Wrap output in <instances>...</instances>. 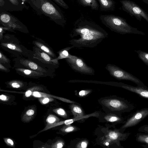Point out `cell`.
<instances>
[{
    "instance_id": "33",
    "label": "cell",
    "mask_w": 148,
    "mask_h": 148,
    "mask_svg": "<svg viewBox=\"0 0 148 148\" xmlns=\"http://www.w3.org/2000/svg\"><path fill=\"white\" fill-rule=\"evenodd\" d=\"M87 143L84 141L82 142L81 143V147L83 148H85L87 147Z\"/></svg>"
},
{
    "instance_id": "15",
    "label": "cell",
    "mask_w": 148,
    "mask_h": 148,
    "mask_svg": "<svg viewBox=\"0 0 148 148\" xmlns=\"http://www.w3.org/2000/svg\"><path fill=\"white\" fill-rule=\"evenodd\" d=\"M139 58L148 66V53L140 50L136 51Z\"/></svg>"
},
{
    "instance_id": "37",
    "label": "cell",
    "mask_w": 148,
    "mask_h": 148,
    "mask_svg": "<svg viewBox=\"0 0 148 148\" xmlns=\"http://www.w3.org/2000/svg\"><path fill=\"white\" fill-rule=\"evenodd\" d=\"M7 142L11 145H13L14 143L12 140L10 139H8L7 140Z\"/></svg>"
},
{
    "instance_id": "5",
    "label": "cell",
    "mask_w": 148,
    "mask_h": 148,
    "mask_svg": "<svg viewBox=\"0 0 148 148\" xmlns=\"http://www.w3.org/2000/svg\"><path fill=\"white\" fill-rule=\"evenodd\" d=\"M66 60L69 66L75 71L86 75H94V69L88 66L80 57L69 54Z\"/></svg>"
},
{
    "instance_id": "11",
    "label": "cell",
    "mask_w": 148,
    "mask_h": 148,
    "mask_svg": "<svg viewBox=\"0 0 148 148\" xmlns=\"http://www.w3.org/2000/svg\"><path fill=\"white\" fill-rule=\"evenodd\" d=\"M120 113L106 116L105 119L108 121L116 123H124L126 121L121 117Z\"/></svg>"
},
{
    "instance_id": "14",
    "label": "cell",
    "mask_w": 148,
    "mask_h": 148,
    "mask_svg": "<svg viewBox=\"0 0 148 148\" xmlns=\"http://www.w3.org/2000/svg\"><path fill=\"white\" fill-rule=\"evenodd\" d=\"M71 110L75 117L83 116L84 113L82 109L79 106L72 105L71 106Z\"/></svg>"
},
{
    "instance_id": "24",
    "label": "cell",
    "mask_w": 148,
    "mask_h": 148,
    "mask_svg": "<svg viewBox=\"0 0 148 148\" xmlns=\"http://www.w3.org/2000/svg\"><path fill=\"white\" fill-rule=\"evenodd\" d=\"M23 71L24 75H32L33 73H35L28 69H24L23 70Z\"/></svg>"
},
{
    "instance_id": "12",
    "label": "cell",
    "mask_w": 148,
    "mask_h": 148,
    "mask_svg": "<svg viewBox=\"0 0 148 148\" xmlns=\"http://www.w3.org/2000/svg\"><path fill=\"white\" fill-rule=\"evenodd\" d=\"M136 140L138 142L146 144L142 145V146L145 148H148V134L144 133H138L136 136Z\"/></svg>"
},
{
    "instance_id": "8",
    "label": "cell",
    "mask_w": 148,
    "mask_h": 148,
    "mask_svg": "<svg viewBox=\"0 0 148 148\" xmlns=\"http://www.w3.org/2000/svg\"><path fill=\"white\" fill-rule=\"evenodd\" d=\"M39 4L42 12L53 20L61 19L62 18L60 13L54 6L47 0H36Z\"/></svg>"
},
{
    "instance_id": "39",
    "label": "cell",
    "mask_w": 148,
    "mask_h": 148,
    "mask_svg": "<svg viewBox=\"0 0 148 148\" xmlns=\"http://www.w3.org/2000/svg\"><path fill=\"white\" fill-rule=\"evenodd\" d=\"M63 146L62 144L61 143H59L57 144V147L58 148H62Z\"/></svg>"
},
{
    "instance_id": "38",
    "label": "cell",
    "mask_w": 148,
    "mask_h": 148,
    "mask_svg": "<svg viewBox=\"0 0 148 148\" xmlns=\"http://www.w3.org/2000/svg\"><path fill=\"white\" fill-rule=\"evenodd\" d=\"M4 0H0V6L1 7L3 6L4 4Z\"/></svg>"
},
{
    "instance_id": "28",
    "label": "cell",
    "mask_w": 148,
    "mask_h": 148,
    "mask_svg": "<svg viewBox=\"0 0 148 148\" xmlns=\"http://www.w3.org/2000/svg\"><path fill=\"white\" fill-rule=\"evenodd\" d=\"M34 113V111L32 110H29L26 112V114L28 116H31Z\"/></svg>"
},
{
    "instance_id": "9",
    "label": "cell",
    "mask_w": 148,
    "mask_h": 148,
    "mask_svg": "<svg viewBox=\"0 0 148 148\" xmlns=\"http://www.w3.org/2000/svg\"><path fill=\"white\" fill-rule=\"evenodd\" d=\"M118 84L119 86L148 99V88L146 86L145 87H135L122 83H118Z\"/></svg>"
},
{
    "instance_id": "16",
    "label": "cell",
    "mask_w": 148,
    "mask_h": 148,
    "mask_svg": "<svg viewBox=\"0 0 148 148\" xmlns=\"http://www.w3.org/2000/svg\"><path fill=\"white\" fill-rule=\"evenodd\" d=\"M101 7L105 9H109L114 5L111 0H99Z\"/></svg>"
},
{
    "instance_id": "17",
    "label": "cell",
    "mask_w": 148,
    "mask_h": 148,
    "mask_svg": "<svg viewBox=\"0 0 148 148\" xmlns=\"http://www.w3.org/2000/svg\"><path fill=\"white\" fill-rule=\"evenodd\" d=\"M25 64L26 66H27L29 67V68L33 70H36L37 71H38V66L35 63L32 62H29L26 61L25 62V64Z\"/></svg>"
},
{
    "instance_id": "19",
    "label": "cell",
    "mask_w": 148,
    "mask_h": 148,
    "mask_svg": "<svg viewBox=\"0 0 148 148\" xmlns=\"http://www.w3.org/2000/svg\"><path fill=\"white\" fill-rule=\"evenodd\" d=\"M40 56L42 59L45 61L47 62H51V58L47 54L43 52H41L40 53Z\"/></svg>"
},
{
    "instance_id": "22",
    "label": "cell",
    "mask_w": 148,
    "mask_h": 148,
    "mask_svg": "<svg viewBox=\"0 0 148 148\" xmlns=\"http://www.w3.org/2000/svg\"><path fill=\"white\" fill-rule=\"evenodd\" d=\"M55 2H56L60 6L66 9L68 8L67 5L65 3L63 0H53Z\"/></svg>"
},
{
    "instance_id": "20",
    "label": "cell",
    "mask_w": 148,
    "mask_h": 148,
    "mask_svg": "<svg viewBox=\"0 0 148 148\" xmlns=\"http://www.w3.org/2000/svg\"><path fill=\"white\" fill-rule=\"evenodd\" d=\"M138 131L148 134V125H143L140 127L138 129Z\"/></svg>"
},
{
    "instance_id": "10",
    "label": "cell",
    "mask_w": 148,
    "mask_h": 148,
    "mask_svg": "<svg viewBox=\"0 0 148 148\" xmlns=\"http://www.w3.org/2000/svg\"><path fill=\"white\" fill-rule=\"evenodd\" d=\"M0 20L3 24L9 26L16 27L18 25L17 23L18 21L14 17L5 13L1 14L0 15Z\"/></svg>"
},
{
    "instance_id": "26",
    "label": "cell",
    "mask_w": 148,
    "mask_h": 148,
    "mask_svg": "<svg viewBox=\"0 0 148 148\" xmlns=\"http://www.w3.org/2000/svg\"><path fill=\"white\" fill-rule=\"evenodd\" d=\"M7 47L9 48L12 50H15L16 47L14 45L11 44H8L6 45Z\"/></svg>"
},
{
    "instance_id": "36",
    "label": "cell",
    "mask_w": 148,
    "mask_h": 148,
    "mask_svg": "<svg viewBox=\"0 0 148 148\" xmlns=\"http://www.w3.org/2000/svg\"><path fill=\"white\" fill-rule=\"evenodd\" d=\"M0 98L2 100H5L6 99V97L5 96L2 95H0Z\"/></svg>"
},
{
    "instance_id": "21",
    "label": "cell",
    "mask_w": 148,
    "mask_h": 148,
    "mask_svg": "<svg viewBox=\"0 0 148 148\" xmlns=\"http://www.w3.org/2000/svg\"><path fill=\"white\" fill-rule=\"evenodd\" d=\"M74 47L73 46H72L71 47H69L67 48L66 50H64L62 52L61 54H60L61 57L62 58H67L68 57L69 55L68 51L71 48Z\"/></svg>"
},
{
    "instance_id": "32",
    "label": "cell",
    "mask_w": 148,
    "mask_h": 148,
    "mask_svg": "<svg viewBox=\"0 0 148 148\" xmlns=\"http://www.w3.org/2000/svg\"><path fill=\"white\" fill-rule=\"evenodd\" d=\"M33 95L34 96L37 97H40L41 96L40 93L38 92H33Z\"/></svg>"
},
{
    "instance_id": "30",
    "label": "cell",
    "mask_w": 148,
    "mask_h": 148,
    "mask_svg": "<svg viewBox=\"0 0 148 148\" xmlns=\"http://www.w3.org/2000/svg\"><path fill=\"white\" fill-rule=\"evenodd\" d=\"M55 120V118L53 117H49L48 119V121L50 123H53L54 122Z\"/></svg>"
},
{
    "instance_id": "18",
    "label": "cell",
    "mask_w": 148,
    "mask_h": 148,
    "mask_svg": "<svg viewBox=\"0 0 148 148\" xmlns=\"http://www.w3.org/2000/svg\"><path fill=\"white\" fill-rule=\"evenodd\" d=\"M38 46L42 50L48 53L50 55L53 56L52 53L50 51L49 48L44 45L38 43L37 44Z\"/></svg>"
},
{
    "instance_id": "25",
    "label": "cell",
    "mask_w": 148,
    "mask_h": 148,
    "mask_svg": "<svg viewBox=\"0 0 148 148\" xmlns=\"http://www.w3.org/2000/svg\"><path fill=\"white\" fill-rule=\"evenodd\" d=\"M75 130L74 127L72 126L68 127L65 130V131L66 132H69L73 131Z\"/></svg>"
},
{
    "instance_id": "31",
    "label": "cell",
    "mask_w": 148,
    "mask_h": 148,
    "mask_svg": "<svg viewBox=\"0 0 148 148\" xmlns=\"http://www.w3.org/2000/svg\"><path fill=\"white\" fill-rule=\"evenodd\" d=\"M12 87L15 88H18L20 87V85L18 83L16 82L13 83L12 84Z\"/></svg>"
},
{
    "instance_id": "13",
    "label": "cell",
    "mask_w": 148,
    "mask_h": 148,
    "mask_svg": "<svg viewBox=\"0 0 148 148\" xmlns=\"http://www.w3.org/2000/svg\"><path fill=\"white\" fill-rule=\"evenodd\" d=\"M81 3L86 6H90L92 9L96 10L98 8V5L96 0H80Z\"/></svg>"
},
{
    "instance_id": "27",
    "label": "cell",
    "mask_w": 148,
    "mask_h": 148,
    "mask_svg": "<svg viewBox=\"0 0 148 148\" xmlns=\"http://www.w3.org/2000/svg\"><path fill=\"white\" fill-rule=\"evenodd\" d=\"M57 112L58 114L61 115H64L65 113L64 111L62 109H60Z\"/></svg>"
},
{
    "instance_id": "23",
    "label": "cell",
    "mask_w": 148,
    "mask_h": 148,
    "mask_svg": "<svg viewBox=\"0 0 148 148\" xmlns=\"http://www.w3.org/2000/svg\"><path fill=\"white\" fill-rule=\"evenodd\" d=\"M90 91L89 90H82L79 92V95L81 97H83L88 94Z\"/></svg>"
},
{
    "instance_id": "40",
    "label": "cell",
    "mask_w": 148,
    "mask_h": 148,
    "mask_svg": "<svg viewBox=\"0 0 148 148\" xmlns=\"http://www.w3.org/2000/svg\"><path fill=\"white\" fill-rule=\"evenodd\" d=\"M143 1L146 3V4L148 5V0H142Z\"/></svg>"
},
{
    "instance_id": "34",
    "label": "cell",
    "mask_w": 148,
    "mask_h": 148,
    "mask_svg": "<svg viewBox=\"0 0 148 148\" xmlns=\"http://www.w3.org/2000/svg\"><path fill=\"white\" fill-rule=\"evenodd\" d=\"M32 92L30 90H28L25 92V95L26 97H28L30 96Z\"/></svg>"
},
{
    "instance_id": "35",
    "label": "cell",
    "mask_w": 148,
    "mask_h": 148,
    "mask_svg": "<svg viewBox=\"0 0 148 148\" xmlns=\"http://www.w3.org/2000/svg\"><path fill=\"white\" fill-rule=\"evenodd\" d=\"M49 101V99L47 98H46L43 100L42 103L44 104H45L48 103Z\"/></svg>"
},
{
    "instance_id": "2",
    "label": "cell",
    "mask_w": 148,
    "mask_h": 148,
    "mask_svg": "<svg viewBox=\"0 0 148 148\" xmlns=\"http://www.w3.org/2000/svg\"><path fill=\"white\" fill-rule=\"evenodd\" d=\"M103 23L111 30L121 34H134L144 35L145 34L129 25L125 20L113 15L104 16Z\"/></svg>"
},
{
    "instance_id": "7",
    "label": "cell",
    "mask_w": 148,
    "mask_h": 148,
    "mask_svg": "<svg viewBox=\"0 0 148 148\" xmlns=\"http://www.w3.org/2000/svg\"><path fill=\"white\" fill-rule=\"evenodd\" d=\"M148 116V108L137 110L126 121L120 131L123 132L126 129L135 126Z\"/></svg>"
},
{
    "instance_id": "1",
    "label": "cell",
    "mask_w": 148,
    "mask_h": 148,
    "mask_svg": "<svg viewBox=\"0 0 148 148\" xmlns=\"http://www.w3.org/2000/svg\"><path fill=\"white\" fill-rule=\"evenodd\" d=\"M104 30L94 25H80L75 27L70 35V44L73 47L93 48L108 38Z\"/></svg>"
},
{
    "instance_id": "41",
    "label": "cell",
    "mask_w": 148,
    "mask_h": 148,
    "mask_svg": "<svg viewBox=\"0 0 148 148\" xmlns=\"http://www.w3.org/2000/svg\"><path fill=\"white\" fill-rule=\"evenodd\" d=\"M109 143H108V142H106V143H105V144H106V146H108V145H109Z\"/></svg>"
},
{
    "instance_id": "3",
    "label": "cell",
    "mask_w": 148,
    "mask_h": 148,
    "mask_svg": "<svg viewBox=\"0 0 148 148\" xmlns=\"http://www.w3.org/2000/svg\"><path fill=\"white\" fill-rule=\"evenodd\" d=\"M102 101L103 104L108 108L118 113L129 112L135 108L134 104L130 101L120 97L105 99Z\"/></svg>"
},
{
    "instance_id": "29",
    "label": "cell",
    "mask_w": 148,
    "mask_h": 148,
    "mask_svg": "<svg viewBox=\"0 0 148 148\" xmlns=\"http://www.w3.org/2000/svg\"><path fill=\"white\" fill-rule=\"evenodd\" d=\"M10 2L13 5H18L19 4L18 0H9Z\"/></svg>"
},
{
    "instance_id": "4",
    "label": "cell",
    "mask_w": 148,
    "mask_h": 148,
    "mask_svg": "<svg viewBox=\"0 0 148 148\" xmlns=\"http://www.w3.org/2000/svg\"><path fill=\"white\" fill-rule=\"evenodd\" d=\"M110 75L119 80H125L131 81L138 87H145L143 83L139 79L131 73L114 64H108L105 67Z\"/></svg>"
},
{
    "instance_id": "6",
    "label": "cell",
    "mask_w": 148,
    "mask_h": 148,
    "mask_svg": "<svg viewBox=\"0 0 148 148\" xmlns=\"http://www.w3.org/2000/svg\"><path fill=\"white\" fill-rule=\"evenodd\" d=\"M123 10L131 16L141 21L143 18L148 23V14L134 2L130 0L120 1Z\"/></svg>"
}]
</instances>
